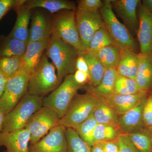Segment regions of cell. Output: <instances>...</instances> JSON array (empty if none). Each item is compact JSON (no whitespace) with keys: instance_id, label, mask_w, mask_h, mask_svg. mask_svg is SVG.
<instances>
[{"instance_id":"obj_32","label":"cell","mask_w":152,"mask_h":152,"mask_svg":"<svg viewBox=\"0 0 152 152\" xmlns=\"http://www.w3.org/2000/svg\"><path fill=\"white\" fill-rule=\"evenodd\" d=\"M111 45H115L104 26L95 33L86 51L94 53Z\"/></svg>"},{"instance_id":"obj_10","label":"cell","mask_w":152,"mask_h":152,"mask_svg":"<svg viewBox=\"0 0 152 152\" xmlns=\"http://www.w3.org/2000/svg\"><path fill=\"white\" fill-rule=\"evenodd\" d=\"M75 17L82 52L86 51L95 33L104 26L102 17L99 10L86 12L77 9Z\"/></svg>"},{"instance_id":"obj_9","label":"cell","mask_w":152,"mask_h":152,"mask_svg":"<svg viewBox=\"0 0 152 152\" xmlns=\"http://www.w3.org/2000/svg\"><path fill=\"white\" fill-rule=\"evenodd\" d=\"M59 120L58 114L51 109L42 107L38 110L30 119L26 127L31 135V145L39 141L58 125Z\"/></svg>"},{"instance_id":"obj_22","label":"cell","mask_w":152,"mask_h":152,"mask_svg":"<svg viewBox=\"0 0 152 152\" xmlns=\"http://www.w3.org/2000/svg\"><path fill=\"white\" fill-rule=\"evenodd\" d=\"M118 75L115 68L106 69L100 84L97 87H86L87 91L99 98L108 97L115 94V87Z\"/></svg>"},{"instance_id":"obj_20","label":"cell","mask_w":152,"mask_h":152,"mask_svg":"<svg viewBox=\"0 0 152 152\" xmlns=\"http://www.w3.org/2000/svg\"><path fill=\"white\" fill-rule=\"evenodd\" d=\"M139 53L129 50H122L116 69L120 75L135 80L139 64Z\"/></svg>"},{"instance_id":"obj_2","label":"cell","mask_w":152,"mask_h":152,"mask_svg":"<svg viewBox=\"0 0 152 152\" xmlns=\"http://www.w3.org/2000/svg\"><path fill=\"white\" fill-rule=\"evenodd\" d=\"M43 98L27 93L5 116L2 134L26 128L33 115L43 107Z\"/></svg>"},{"instance_id":"obj_43","label":"cell","mask_w":152,"mask_h":152,"mask_svg":"<svg viewBox=\"0 0 152 152\" xmlns=\"http://www.w3.org/2000/svg\"><path fill=\"white\" fill-rule=\"evenodd\" d=\"M142 3L144 7L152 13V0H143Z\"/></svg>"},{"instance_id":"obj_42","label":"cell","mask_w":152,"mask_h":152,"mask_svg":"<svg viewBox=\"0 0 152 152\" xmlns=\"http://www.w3.org/2000/svg\"><path fill=\"white\" fill-rule=\"evenodd\" d=\"M9 79L0 71V99L2 96L5 90L6 85Z\"/></svg>"},{"instance_id":"obj_45","label":"cell","mask_w":152,"mask_h":152,"mask_svg":"<svg viewBox=\"0 0 152 152\" xmlns=\"http://www.w3.org/2000/svg\"><path fill=\"white\" fill-rule=\"evenodd\" d=\"M91 152H104L99 143L95 144L91 147Z\"/></svg>"},{"instance_id":"obj_44","label":"cell","mask_w":152,"mask_h":152,"mask_svg":"<svg viewBox=\"0 0 152 152\" xmlns=\"http://www.w3.org/2000/svg\"><path fill=\"white\" fill-rule=\"evenodd\" d=\"M4 114L0 110V136L1 135L2 132L3 124L5 118Z\"/></svg>"},{"instance_id":"obj_38","label":"cell","mask_w":152,"mask_h":152,"mask_svg":"<svg viewBox=\"0 0 152 152\" xmlns=\"http://www.w3.org/2000/svg\"><path fill=\"white\" fill-rule=\"evenodd\" d=\"M24 0H0V20L11 9L22 5Z\"/></svg>"},{"instance_id":"obj_26","label":"cell","mask_w":152,"mask_h":152,"mask_svg":"<svg viewBox=\"0 0 152 152\" xmlns=\"http://www.w3.org/2000/svg\"><path fill=\"white\" fill-rule=\"evenodd\" d=\"M88 64L91 76L90 86H97L100 84L106 69L93 53L85 51L80 53Z\"/></svg>"},{"instance_id":"obj_11","label":"cell","mask_w":152,"mask_h":152,"mask_svg":"<svg viewBox=\"0 0 152 152\" xmlns=\"http://www.w3.org/2000/svg\"><path fill=\"white\" fill-rule=\"evenodd\" d=\"M66 128L58 125L39 141L29 147V152H66Z\"/></svg>"},{"instance_id":"obj_23","label":"cell","mask_w":152,"mask_h":152,"mask_svg":"<svg viewBox=\"0 0 152 152\" xmlns=\"http://www.w3.org/2000/svg\"><path fill=\"white\" fill-rule=\"evenodd\" d=\"M24 5L30 9L40 7L46 9L52 13L60 11L76 10L75 3L65 0H30L26 1Z\"/></svg>"},{"instance_id":"obj_1","label":"cell","mask_w":152,"mask_h":152,"mask_svg":"<svg viewBox=\"0 0 152 152\" xmlns=\"http://www.w3.org/2000/svg\"><path fill=\"white\" fill-rule=\"evenodd\" d=\"M46 49L47 56L52 60L61 83L67 76L75 73L76 61L80 53L75 47L52 34Z\"/></svg>"},{"instance_id":"obj_17","label":"cell","mask_w":152,"mask_h":152,"mask_svg":"<svg viewBox=\"0 0 152 152\" xmlns=\"http://www.w3.org/2000/svg\"><path fill=\"white\" fill-rule=\"evenodd\" d=\"M150 92L137 94L121 95L114 94L104 98L116 113L118 116L122 115L137 105L148 96Z\"/></svg>"},{"instance_id":"obj_19","label":"cell","mask_w":152,"mask_h":152,"mask_svg":"<svg viewBox=\"0 0 152 152\" xmlns=\"http://www.w3.org/2000/svg\"><path fill=\"white\" fill-rule=\"evenodd\" d=\"M17 14L16 21L9 36L28 43L29 30L28 25L31 17V9L23 4L15 8Z\"/></svg>"},{"instance_id":"obj_12","label":"cell","mask_w":152,"mask_h":152,"mask_svg":"<svg viewBox=\"0 0 152 152\" xmlns=\"http://www.w3.org/2000/svg\"><path fill=\"white\" fill-rule=\"evenodd\" d=\"M140 0H111L113 10L131 34H137L139 27L137 8Z\"/></svg>"},{"instance_id":"obj_3","label":"cell","mask_w":152,"mask_h":152,"mask_svg":"<svg viewBox=\"0 0 152 152\" xmlns=\"http://www.w3.org/2000/svg\"><path fill=\"white\" fill-rule=\"evenodd\" d=\"M103 2L100 12L105 28L115 45L121 50L129 49L137 53L136 41L127 28L117 18L112 8L111 0H105Z\"/></svg>"},{"instance_id":"obj_34","label":"cell","mask_w":152,"mask_h":152,"mask_svg":"<svg viewBox=\"0 0 152 152\" xmlns=\"http://www.w3.org/2000/svg\"><path fill=\"white\" fill-rule=\"evenodd\" d=\"M21 66V57H0V71L10 79L19 72Z\"/></svg>"},{"instance_id":"obj_14","label":"cell","mask_w":152,"mask_h":152,"mask_svg":"<svg viewBox=\"0 0 152 152\" xmlns=\"http://www.w3.org/2000/svg\"><path fill=\"white\" fill-rule=\"evenodd\" d=\"M146 98L118 117V125L122 134H129L145 128L143 120V110Z\"/></svg>"},{"instance_id":"obj_36","label":"cell","mask_w":152,"mask_h":152,"mask_svg":"<svg viewBox=\"0 0 152 152\" xmlns=\"http://www.w3.org/2000/svg\"><path fill=\"white\" fill-rule=\"evenodd\" d=\"M77 2V10L86 12L99 10L104 5L103 1L101 0H80Z\"/></svg>"},{"instance_id":"obj_39","label":"cell","mask_w":152,"mask_h":152,"mask_svg":"<svg viewBox=\"0 0 152 152\" xmlns=\"http://www.w3.org/2000/svg\"><path fill=\"white\" fill-rule=\"evenodd\" d=\"M74 79L78 84L82 86H86V84L90 86L91 83V79L86 74L79 70H76L74 74Z\"/></svg>"},{"instance_id":"obj_4","label":"cell","mask_w":152,"mask_h":152,"mask_svg":"<svg viewBox=\"0 0 152 152\" xmlns=\"http://www.w3.org/2000/svg\"><path fill=\"white\" fill-rule=\"evenodd\" d=\"M56 73V67L49 62L47 55L42 56L35 71L30 76L27 93L43 97L52 92L61 84Z\"/></svg>"},{"instance_id":"obj_47","label":"cell","mask_w":152,"mask_h":152,"mask_svg":"<svg viewBox=\"0 0 152 152\" xmlns=\"http://www.w3.org/2000/svg\"></svg>"},{"instance_id":"obj_24","label":"cell","mask_w":152,"mask_h":152,"mask_svg":"<svg viewBox=\"0 0 152 152\" xmlns=\"http://www.w3.org/2000/svg\"><path fill=\"white\" fill-rule=\"evenodd\" d=\"M28 43L15 38L0 36V57H22Z\"/></svg>"},{"instance_id":"obj_15","label":"cell","mask_w":152,"mask_h":152,"mask_svg":"<svg viewBox=\"0 0 152 152\" xmlns=\"http://www.w3.org/2000/svg\"><path fill=\"white\" fill-rule=\"evenodd\" d=\"M31 135L26 128L1 134L0 148L6 147V152H29Z\"/></svg>"},{"instance_id":"obj_33","label":"cell","mask_w":152,"mask_h":152,"mask_svg":"<svg viewBox=\"0 0 152 152\" xmlns=\"http://www.w3.org/2000/svg\"><path fill=\"white\" fill-rule=\"evenodd\" d=\"M128 136L139 151L152 152L151 137L148 130L146 128Z\"/></svg>"},{"instance_id":"obj_30","label":"cell","mask_w":152,"mask_h":152,"mask_svg":"<svg viewBox=\"0 0 152 152\" xmlns=\"http://www.w3.org/2000/svg\"><path fill=\"white\" fill-rule=\"evenodd\" d=\"M146 91H147L140 88L135 80L119 75H118L115 84V94L121 95L137 94Z\"/></svg>"},{"instance_id":"obj_21","label":"cell","mask_w":152,"mask_h":152,"mask_svg":"<svg viewBox=\"0 0 152 152\" xmlns=\"http://www.w3.org/2000/svg\"><path fill=\"white\" fill-rule=\"evenodd\" d=\"M139 64L135 80L142 89L152 92V53H139Z\"/></svg>"},{"instance_id":"obj_41","label":"cell","mask_w":152,"mask_h":152,"mask_svg":"<svg viewBox=\"0 0 152 152\" xmlns=\"http://www.w3.org/2000/svg\"><path fill=\"white\" fill-rule=\"evenodd\" d=\"M76 70H79L83 72L88 75L91 79L88 64L84 58L80 54L77 59L76 64Z\"/></svg>"},{"instance_id":"obj_28","label":"cell","mask_w":152,"mask_h":152,"mask_svg":"<svg viewBox=\"0 0 152 152\" xmlns=\"http://www.w3.org/2000/svg\"><path fill=\"white\" fill-rule=\"evenodd\" d=\"M121 134L118 125L98 124L94 132L95 145L101 142L117 140Z\"/></svg>"},{"instance_id":"obj_40","label":"cell","mask_w":152,"mask_h":152,"mask_svg":"<svg viewBox=\"0 0 152 152\" xmlns=\"http://www.w3.org/2000/svg\"><path fill=\"white\" fill-rule=\"evenodd\" d=\"M118 140L101 142L98 143L100 145L104 152H119V148Z\"/></svg>"},{"instance_id":"obj_37","label":"cell","mask_w":152,"mask_h":152,"mask_svg":"<svg viewBox=\"0 0 152 152\" xmlns=\"http://www.w3.org/2000/svg\"><path fill=\"white\" fill-rule=\"evenodd\" d=\"M119 152H140L131 141L128 135L122 134L118 139Z\"/></svg>"},{"instance_id":"obj_6","label":"cell","mask_w":152,"mask_h":152,"mask_svg":"<svg viewBox=\"0 0 152 152\" xmlns=\"http://www.w3.org/2000/svg\"><path fill=\"white\" fill-rule=\"evenodd\" d=\"M83 88L75 81L74 74L69 75L56 89L48 96L44 97L43 107L53 110L60 119L66 114L78 90Z\"/></svg>"},{"instance_id":"obj_8","label":"cell","mask_w":152,"mask_h":152,"mask_svg":"<svg viewBox=\"0 0 152 152\" xmlns=\"http://www.w3.org/2000/svg\"><path fill=\"white\" fill-rule=\"evenodd\" d=\"M30 75L19 71L9 79L4 92L0 99V110L6 115L27 93Z\"/></svg>"},{"instance_id":"obj_7","label":"cell","mask_w":152,"mask_h":152,"mask_svg":"<svg viewBox=\"0 0 152 152\" xmlns=\"http://www.w3.org/2000/svg\"><path fill=\"white\" fill-rule=\"evenodd\" d=\"M52 34L82 52L80 40L76 21L75 10H65L55 15Z\"/></svg>"},{"instance_id":"obj_35","label":"cell","mask_w":152,"mask_h":152,"mask_svg":"<svg viewBox=\"0 0 152 152\" xmlns=\"http://www.w3.org/2000/svg\"><path fill=\"white\" fill-rule=\"evenodd\" d=\"M143 120L146 129H152V92H150L148 95L144 104Z\"/></svg>"},{"instance_id":"obj_25","label":"cell","mask_w":152,"mask_h":152,"mask_svg":"<svg viewBox=\"0 0 152 152\" xmlns=\"http://www.w3.org/2000/svg\"><path fill=\"white\" fill-rule=\"evenodd\" d=\"M93 115L98 124L118 125V116L104 98H99Z\"/></svg>"},{"instance_id":"obj_5","label":"cell","mask_w":152,"mask_h":152,"mask_svg":"<svg viewBox=\"0 0 152 152\" xmlns=\"http://www.w3.org/2000/svg\"><path fill=\"white\" fill-rule=\"evenodd\" d=\"M98 100L99 97L88 91L83 94H77L58 125L75 129L93 114Z\"/></svg>"},{"instance_id":"obj_16","label":"cell","mask_w":152,"mask_h":152,"mask_svg":"<svg viewBox=\"0 0 152 152\" xmlns=\"http://www.w3.org/2000/svg\"><path fill=\"white\" fill-rule=\"evenodd\" d=\"M48 42V40L28 43L26 52L21 57L20 70L25 72L30 75L35 71L42 56L43 52L46 48Z\"/></svg>"},{"instance_id":"obj_31","label":"cell","mask_w":152,"mask_h":152,"mask_svg":"<svg viewBox=\"0 0 152 152\" xmlns=\"http://www.w3.org/2000/svg\"><path fill=\"white\" fill-rule=\"evenodd\" d=\"M97 124L92 114L74 130L85 142L92 147L95 145L94 132Z\"/></svg>"},{"instance_id":"obj_27","label":"cell","mask_w":152,"mask_h":152,"mask_svg":"<svg viewBox=\"0 0 152 152\" xmlns=\"http://www.w3.org/2000/svg\"><path fill=\"white\" fill-rule=\"evenodd\" d=\"M122 50L115 45H111L94 53L105 69L116 68Z\"/></svg>"},{"instance_id":"obj_46","label":"cell","mask_w":152,"mask_h":152,"mask_svg":"<svg viewBox=\"0 0 152 152\" xmlns=\"http://www.w3.org/2000/svg\"><path fill=\"white\" fill-rule=\"evenodd\" d=\"M150 137H151V141L152 146V129H148Z\"/></svg>"},{"instance_id":"obj_29","label":"cell","mask_w":152,"mask_h":152,"mask_svg":"<svg viewBox=\"0 0 152 152\" xmlns=\"http://www.w3.org/2000/svg\"><path fill=\"white\" fill-rule=\"evenodd\" d=\"M66 152H91V147L85 142L72 129L66 130Z\"/></svg>"},{"instance_id":"obj_18","label":"cell","mask_w":152,"mask_h":152,"mask_svg":"<svg viewBox=\"0 0 152 152\" xmlns=\"http://www.w3.org/2000/svg\"><path fill=\"white\" fill-rule=\"evenodd\" d=\"M53 23H51L42 13L37 12L32 18L28 42L48 40L52 34Z\"/></svg>"},{"instance_id":"obj_13","label":"cell","mask_w":152,"mask_h":152,"mask_svg":"<svg viewBox=\"0 0 152 152\" xmlns=\"http://www.w3.org/2000/svg\"><path fill=\"white\" fill-rule=\"evenodd\" d=\"M139 27L137 35L140 44V53H152V13L144 7L141 2L137 8Z\"/></svg>"}]
</instances>
